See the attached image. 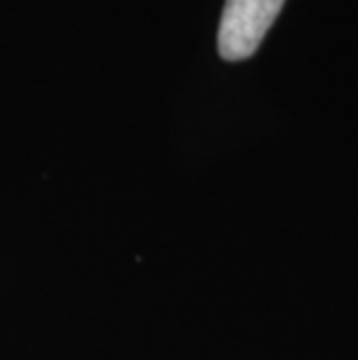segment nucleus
<instances>
[{
    "mask_svg": "<svg viewBox=\"0 0 358 360\" xmlns=\"http://www.w3.org/2000/svg\"><path fill=\"white\" fill-rule=\"evenodd\" d=\"M281 7L284 0H226L217 40L221 58L245 60L254 56Z\"/></svg>",
    "mask_w": 358,
    "mask_h": 360,
    "instance_id": "nucleus-1",
    "label": "nucleus"
}]
</instances>
